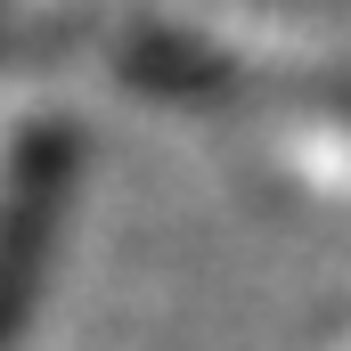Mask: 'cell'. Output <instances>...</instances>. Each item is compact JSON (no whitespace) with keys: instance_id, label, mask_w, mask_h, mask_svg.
I'll list each match as a JSON object with an SVG mask.
<instances>
[{"instance_id":"obj_1","label":"cell","mask_w":351,"mask_h":351,"mask_svg":"<svg viewBox=\"0 0 351 351\" xmlns=\"http://www.w3.org/2000/svg\"><path fill=\"white\" fill-rule=\"evenodd\" d=\"M66 188H74V131L58 114H33L0 147V343L33 311V286L49 269V237L66 221Z\"/></svg>"}]
</instances>
